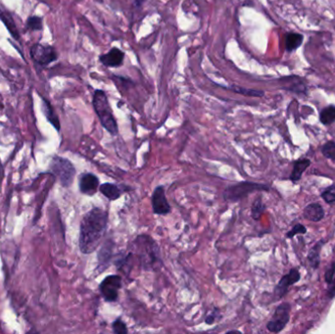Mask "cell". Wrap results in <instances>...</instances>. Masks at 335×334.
<instances>
[{
	"instance_id": "obj_1",
	"label": "cell",
	"mask_w": 335,
	"mask_h": 334,
	"mask_svg": "<svg viewBox=\"0 0 335 334\" xmlns=\"http://www.w3.org/2000/svg\"><path fill=\"white\" fill-rule=\"evenodd\" d=\"M108 211L94 207L82 219L79 246L83 254L93 253L101 244L108 226Z\"/></svg>"
},
{
	"instance_id": "obj_2",
	"label": "cell",
	"mask_w": 335,
	"mask_h": 334,
	"mask_svg": "<svg viewBox=\"0 0 335 334\" xmlns=\"http://www.w3.org/2000/svg\"><path fill=\"white\" fill-rule=\"evenodd\" d=\"M132 252L136 256L141 267L145 270L159 269L163 265L161 250L154 238L147 234L138 235L131 244Z\"/></svg>"
},
{
	"instance_id": "obj_3",
	"label": "cell",
	"mask_w": 335,
	"mask_h": 334,
	"mask_svg": "<svg viewBox=\"0 0 335 334\" xmlns=\"http://www.w3.org/2000/svg\"><path fill=\"white\" fill-rule=\"evenodd\" d=\"M92 105L102 127L112 135L119 133V128L115 116L112 111L106 93L101 89H96L93 94Z\"/></svg>"
},
{
	"instance_id": "obj_4",
	"label": "cell",
	"mask_w": 335,
	"mask_h": 334,
	"mask_svg": "<svg viewBox=\"0 0 335 334\" xmlns=\"http://www.w3.org/2000/svg\"><path fill=\"white\" fill-rule=\"evenodd\" d=\"M268 187L266 184L251 182V181H241L232 185L227 186L223 193V199L227 202H237L250 195L255 191L268 190Z\"/></svg>"
},
{
	"instance_id": "obj_5",
	"label": "cell",
	"mask_w": 335,
	"mask_h": 334,
	"mask_svg": "<svg viewBox=\"0 0 335 334\" xmlns=\"http://www.w3.org/2000/svg\"><path fill=\"white\" fill-rule=\"evenodd\" d=\"M51 173L58 178L64 187L72 185L76 176V169L71 161L62 157L54 156L50 163Z\"/></svg>"
},
{
	"instance_id": "obj_6",
	"label": "cell",
	"mask_w": 335,
	"mask_h": 334,
	"mask_svg": "<svg viewBox=\"0 0 335 334\" xmlns=\"http://www.w3.org/2000/svg\"><path fill=\"white\" fill-rule=\"evenodd\" d=\"M122 288V277L118 274L106 276L99 285V291L106 302H116L119 298V291Z\"/></svg>"
},
{
	"instance_id": "obj_7",
	"label": "cell",
	"mask_w": 335,
	"mask_h": 334,
	"mask_svg": "<svg viewBox=\"0 0 335 334\" xmlns=\"http://www.w3.org/2000/svg\"><path fill=\"white\" fill-rule=\"evenodd\" d=\"M32 59L41 66H47L57 60V51L51 45L36 44L30 49Z\"/></svg>"
},
{
	"instance_id": "obj_8",
	"label": "cell",
	"mask_w": 335,
	"mask_h": 334,
	"mask_svg": "<svg viewBox=\"0 0 335 334\" xmlns=\"http://www.w3.org/2000/svg\"><path fill=\"white\" fill-rule=\"evenodd\" d=\"M290 317V305L288 303H283L279 305L273 313L271 319L267 324L269 332L278 333L280 332L288 323Z\"/></svg>"
},
{
	"instance_id": "obj_9",
	"label": "cell",
	"mask_w": 335,
	"mask_h": 334,
	"mask_svg": "<svg viewBox=\"0 0 335 334\" xmlns=\"http://www.w3.org/2000/svg\"><path fill=\"white\" fill-rule=\"evenodd\" d=\"M151 204L155 215L166 216L171 213V206L167 199L165 187L163 185H159L154 189L151 197Z\"/></svg>"
},
{
	"instance_id": "obj_10",
	"label": "cell",
	"mask_w": 335,
	"mask_h": 334,
	"mask_svg": "<svg viewBox=\"0 0 335 334\" xmlns=\"http://www.w3.org/2000/svg\"><path fill=\"white\" fill-rule=\"evenodd\" d=\"M79 186L83 194L93 196L99 189V178L92 173H84L80 176Z\"/></svg>"
},
{
	"instance_id": "obj_11",
	"label": "cell",
	"mask_w": 335,
	"mask_h": 334,
	"mask_svg": "<svg viewBox=\"0 0 335 334\" xmlns=\"http://www.w3.org/2000/svg\"><path fill=\"white\" fill-rule=\"evenodd\" d=\"M125 60V52L119 48H112L111 50L105 54L100 55L99 61L108 68L121 67Z\"/></svg>"
},
{
	"instance_id": "obj_12",
	"label": "cell",
	"mask_w": 335,
	"mask_h": 334,
	"mask_svg": "<svg viewBox=\"0 0 335 334\" xmlns=\"http://www.w3.org/2000/svg\"><path fill=\"white\" fill-rule=\"evenodd\" d=\"M300 279V272L298 269L296 268H292L289 273L284 275L280 281L278 282V284L276 285L275 289H274V294L278 297V298H281L283 297L287 291H288V287L290 285H293L294 283L298 282Z\"/></svg>"
},
{
	"instance_id": "obj_13",
	"label": "cell",
	"mask_w": 335,
	"mask_h": 334,
	"mask_svg": "<svg viewBox=\"0 0 335 334\" xmlns=\"http://www.w3.org/2000/svg\"><path fill=\"white\" fill-rule=\"evenodd\" d=\"M113 246H114L113 241L111 239H109L105 243H103V245L99 249L97 256L98 259L97 269L99 270V272H103V270H105L110 266L113 259Z\"/></svg>"
},
{
	"instance_id": "obj_14",
	"label": "cell",
	"mask_w": 335,
	"mask_h": 334,
	"mask_svg": "<svg viewBox=\"0 0 335 334\" xmlns=\"http://www.w3.org/2000/svg\"><path fill=\"white\" fill-rule=\"evenodd\" d=\"M0 20L5 25L8 32L15 41H20V34L11 13L0 5Z\"/></svg>"
},
{
	"instance_id": "obj_15",
	"label": "cell",
	"mask_w": 335,
	"mask_h": 334,
	"mask_svg": "<svg viewBox=\"0 0 335 334\" xmlns=\"http://www.w3.org/2000/svg\"><path fill=\"white\" fill-rule=\"evenodd\" d=\"M303 214H304L305 219H307L308 221L316 223V222H319L323 219L324 210L322 209V207L319 204L313 203V204L308 205L305 208Z\"/></svg>"
},
{
	"instance_id": "obj_16",
	"label": "cell",
	"mask_w": 335,
	"mask_h": 334,
	"mask_svg": "<svg viewBox=\"0 0 335 334\" xmlns=\"http://www.w3.org/2000/svg\"><path fill=\"white\" fill-rule=\"evenodd\" d=\"M99 191L110 201H115L119 199L122 194H123V190L121 189V187L115 183H111V182H106L103 184H100L99 186Z\"/></svg>"
},
{
	"instance_id": "obj_17",
	"label": "cell",
	"mask_w": 335,
	"mask_h": 334,
	"mask_svg": "<svg viewBox=\"0 0 335 334\" xmlns=\"http://www.w3.org/2000/svg\"><path fill=\"white\" fill-rule=\"evenodd\" d=\"M44 103H43V109L45 112V117L48 120V122L59 132L60 131V121L58 116L56 115V113L54 111L53 107L51 106V104L49 103L48 100H46L44 98Z\"/></svg>"
},
{
	"instance_id": "obj_18",
	"label": "cell",
	"mask_w": 335,
	"mask_h": 334,
	"mask_svg": "<svg viewBox=\"0 0 335 334\" xmlns=\"http://www.w3.org/2000/svg\"><path fill=\"white\" fill-rule=\"evenodd\" d=\"M310 165H311V162L308 159H300V160L296 161L294 163L293 171H292V174H291V180H293V181L299 180L301 178V177H302L303 173L306 171V169Z\"/></svg>"
},
{
	"instance_id": "obj_19",
	"label": "cell",
	"mask_w": 335,
	"mask_h": 334,
	"mask_svg": "<svg viewBox=\"0 0 335 334\" xmlns=\"http://www.w3.org/2000/svg\"><path fill=\"white\" fill-rule=\"evenodd\" d=\"M303 44V36L296 33H289L285 37V48L288 52L297 50Z\"/></svg>"
},
{
	"instance_id": "obj_20",
	"label": "cell",
	"mask_w": 335,
	"mask_h": 334,
	"mask_svg": "<svg viewBox=\"0 0 335 334\" xmlns=\"http://www.w3.org/2000/svg\"><path fill=\"white\" fill-rule=\"evenodd\" d=\"M319 120L320 122L327 126V125H331L332 123L335 122V106L334 105H329L325 108H323L320 114H319Z\"/></svg>"
},
{
	"instance_id": "obj_21",
	"label": "cell",
	"mask_w": 335,
	"mask_h": 334,
	"mask_svg": "<svg viewBox=\"0 0 335 334\" xmlns=\"http://www.w3.org/2000/svg\"><path fill=\"white\" fill-rule=\"evenodd\" d=\"M266 211V206L263 203V201L261 198H257L255 202L252 205V209H251V214H252V218L256 221L260 220V218L262 217V215L264 214V212Z\"/></svg>"
},
{
	"instance_id": "obj_22",
	"label": "cell",
	"mask_w": 335,
	"mask_h": 334,
	"mask_svg": "<svg viewBox=\"0 0 335 334\" xmlns=\"http://www.w3.org/2000/svg\"><path fill=\"white\" fill-rule=\"evenodd\" d=\"M230 90L233 92L245 95V96H252V97H263L264 96V91L261 90H255V89H246V88H241V87H236L232 86L229 88Z\"/></svg>"
},
{
	"instance_id": "obj_23",
	"label": "cell",
	"mask_w": 335,
	"mask_h": 334,
	"mask_svg": "<svg viewBox=\"0 0 335 334\" xmlns=\"http://www.w3.org/2000/svg\"><path fill=\"white\" fill-rule=\"evenodd\" d=\"M27 28L32 32L41 31L43 29V18L40 16L29 17L27 20Z\"/></svg>"
},
{
	"instance_id": "obj_24",
	"label": "cell",
	"mask_w": 335,
	"mask_h": 334,
	"mask_svg": "<svg viewBox=\"0 0 335 334\" xmlns=\"http://www.w3.org/2000/svg\"><path fill=\"white\" fill-rule=\"evenodd\" d=\"M112 328H113V332L115 334H127L129 332L127 324L123 321L121 317H118L117 319L113 321Z\"/></svg>"
},
{
	"instance_id": "obj_25",
	"label": "cell",
	"mask_w": 335,
	"mask_h": 334,
	"mask_svg": "<svg viewBox=\"0 0 335 334\" xmlns=\"http://www.w3.org/2000/svg\"><path fill=\"white\" fill-rule=\"evenodd\" d=\"M321 152L323 154V156L327 159L333 160L335 161V143L333 141H328L326 142L322 148H321Z\"/></svg>"
},
{
	"instance_id": "obj_26",
	"label": "cell",
	"mask_w": 335,
	"mask_h": 334,
	"mask_svg": "<svg viewBox=\"0 0 335 334\" xmlns=\"http://www.w3.org/2000/svg\"><path fill=\"white\" fill-rule=\"evenodd\" d=\"M319 245H320V243L314 246L313 249L311 250V252L309 254V257H308L309 260H310L311 266L313 267H317L318 264H319Z\"/></svg>"
},
{
	"instance_id": "obj_27",
	"label": "cell",
	"mask_w": 335,
	"mask_h": 334,
	"mask_svg": "<svg viewBox=\"0 0 335 334\" xmlns=\"http://www.w3.org/2000/svg\"><path fill=\"white\" fill-rule=\"evenodd\" d=\"M222 317V314L219 309H214L210 313H208L205 317V322L209 325L213 324L217 319H220Z\"/></svg>"
},
{
	"instance_id": "obj_28",
	"label": "cell",
	"mask_w": 335,
	"mask_h": 334,
	"mask_svg": "<svg viewBox=\"0 0 335 334\" xmlns=\"http://www.w3.org/2000/svg\"><path fill=\"white\" fill-rule=\"evenodd\" d=\"M321 197L326 203H334L335 202V185L328 187L321 194Z\"/></svg>"
},
{
	"instance_id": "obj_29",
	"label": "cell",
	"mask_w": 335,
	"mask_h": 334,
	"mask_svg": "<svg viewBox=\"0 0 335 334\" xmlns=\"http://www.w3.org/2000/svg\"><path fill=\"white\" fill-rule=\"evenodd\" d=\"M307 232V229H306V227L305 226H303L302 224H296L292 229H291L290 231H288V233H287V237H289V238H292L294 235H296V234H298V233H301V234H305Z\"/></svg>"
},
{
	"instance_id": "obj_30",
	"label": "cell",
	"mask_w": 335,
	"mask_h": 334,
	"mask_svg": "<svg viewBox=\"0 0 335 334\" xmlns=\"http://www.w3.org/2000/svg\"><path fill=\"white\" fill-rule=\"evenodd\" d=\"M335 275V263H332V265L327 268L325 272V281L329 285L333 279Z\"/></svg>"
},
{
	"instance_id": "obj_31",
	"label": "cell",
	"mask_w": 335,
	"mask_h": 334,
	"mask_svg": "<svg viewBox=\"0 0 335 334\" xmlns=\"http://www.w3.org/2000/svg\"><path fill=\"white\" fill-rule=\"evenodd\" d=\"M329 285H330V288L328 290V295H329L330 298H333L335 296V275Z\"/></svg>"
},
{
	"instance_id": "obj_32",
	"label": "cell",
	"mask_w": 335,
	"mask_h": 334,
	"mask_svg": "<svg viewBox=\"0 0 335 334\" xmlns=\"http://www.w3.org/2000/svg\"><path fill=\"white\" fill-rule=\"evenodd\" d=\"M146 0H134V4L136 7H141Z\"/></svg>"
}]
</instances>
